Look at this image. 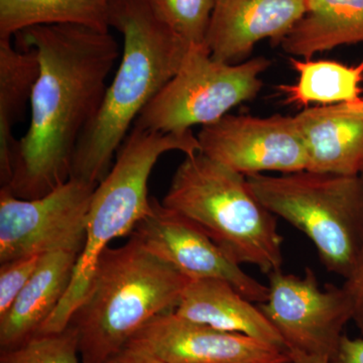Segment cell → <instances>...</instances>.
Returning <instances> with one entry per match:
<instances>
[{
    "label": "cell",
    "mask_w": 363,
    "mask_h": 363,
    "mask_svg": "<svg viewBox=\"0 0 363 363\" xmlns=\"http://www.w3.org/2000/svg\"><path fill=\"white\" fill-rule=\"evenodd\" d=\"M39 57L30 123L18 140L6 190L35 199L70 179L76 147L99 111L121 49L109 30L77 25L35 26L14 35Z\"/></svg>",
    "instance_id": "cell-1"
},
{
    "label": "cell",
    "mask_w": 363,
    "mask_h": 363,
    "mask_svg": "<svg viewBox=\"0 0 363 363\" xmlns=\"http://www.w3.org/2000/svg\"><path fill=\"white\" fill-rule=\"evenodd\" d=\"M108 25L123 35L121 61L79 140L70 176L93 185L107 175L128 130L176 75L191 45L155 16L147 0H111Z\"/></svg>",
    "instance_id": "cell-2"
},
{
    "label": "cell",
    "mask_w": 363,
    "mask_h": 363,
    "mask_svg": "<svg viewBox=\"0 0 363 363\" xmlns=\"http://www.w3.org/2000/svg\"><path fill=\"white\" fill-rule=\"evenodd\" d=\"M190 279L131 235L100 255L68 326L82 363H105L157 315L174 312Z\"/></svg>",
    "instance_id": "cell-3"
},
{
    "label": "cell",
    "mask_w": 363,
    "mask_h": 363,
    "mask_svg": "<svg viewBox=\"0 0 363 363\" xmlns=\"http://www.w3.org/2000/svg\"><path fill=\"white\" fill-rule=\"evenodd\" d=\"M162 205L201 228L229 259L269 274L283 266L276 215L253 194L247 177L201 152L185 156Z\"/></svg>",
    "instance_id": "cell-4"
},
{
    "label": "cell",
    "mask_w": 363,
    "mask_h": 363,
    "mask_svg": "<svg viewBox=\"0 0 363 363\" xmlns=\"http://www.w3.org/2000/svg\"><path fill=\"white\" fill-rule=\"evenodd\" d=\"M175 150L188 156L201 152V147L192 130L164 133L133 125L117 152L113 166L93 192L85 245L71 285L38 334L56 333L68 327L87 293L100 255L112 240L133 233L138 222L149 213L150 174L160 157Z\"/></svg>",
    "instance_id": "cell-5"
},
{
    "label": "cell",
    "mask_w": 363,
    "mask_h": 363,
    "mask_svg": "<svg viewBox=\"0 0 363 363\" xmlns=\"http://www.w3.org/2000/svg\"><path fill=\"white\" fill-rule=\"evenodd\" d=\"M269 211L304 233L325 267L344 279L363 247V192L358 176L305 171L247 177Z\"/></svg>",
    "instance_id": "cell-6"
},
{
    "label": "cell",
    "mask_w": 363,
    "mask_h": 363,
    "mask_svg": "<svg viewBox=\"0 0 363 363\" xmlns=\"http://www.w3.org/2000/svg\"><path fill=\"white\" fill-rule=\"evenodd\" d=\"M271 65L264 56L224 63L212 58L206 45H191L181 68L143 109L135 125L181 133L217 123L259 95L262 74Z\"/></svg>",
    "instance_id": "cell-7"
},
{
    "label": "cell",
    "mask_w": 363,
    "mask_h": 363,
    "mask_svg": "<svg viewBox=\"0 0 363 363\" xmlns=\"http://www.w3.org/2000/svg\"><path fill=\"white\" fill-rule=\"evenodd\" d=\"M97 185L70 178L35 199L0 189V264L62 248H80Z\"/></svg>",
    "instance_id": "cell-8"
},
{
    "label": "cell",
    "mask_w": 363,
    "mask_h": 363,
    "mask_svg": "<svg viewBox=\"0 0 363 363\" xmlns=\"http://www.w3.org/2000/svg\"><path fill=\"white\" fill-rule=\"evenodd\" d=\"M267 277L269 298L259 307L285 340L289 352L331 358L344 327L352 320L342 286L327 285L321 290L309 267L304 278L281 269Z\"/></svg>",
    "instance_id": "cell-9"
},
{
    "label": "cell",
    "mask_w": 363,
    "mask_h": 363,
    "mask_svg": "<svg viewBox=\"0 0 363 363\" xmlns=\"http://www.w3.org/2000/svg\"><path fill=\"white\" fill-rule=\"evenodd\" d=\"M201 152L245 177L266 172L291 174L309 166L295 117L227 114L203 126L197 135Z\"/></svg>",
    "instance_id": "cell-10"
},
{
    "label": "cell",
    "mask_w": 363,
    "mask_h": 363,
    "mask_svg": "<svg viewBox=\"0 0 363 363\" xmlns=\"http://www.w3.org/2000/svg\"><path fill=\"white\" fill-rule=\"evenodd\" d=\"M131 235L190 279H222L259 304L269 298V286L229 259L194 222L155 198H150L149 213L138 222Z\"/></svg>",
    "instance_id": "cell-11"
},
{
    "label": "cell",
    "mask_w": 363,
    "mask_h": 363,
    "mask_svg": "<svg viewBox=\"0 0 363 363\" xmlns=\"http://www.w3.org/2000/svg\"><path fill=\"white\" fill-rule=\"evenodd\" d=\"M125 346L169 363H281L290 352L177 315H157ZM124 346V347H125Z\"/></svg>",
    "instance_id": "cell-12"
},
{
    "label": "cell",
    "mask_w": 363,
    "mask_h": 363,
    "mask_svg": "<svg viewBox=\"0 0 363 363\" xmlns=\"http://www.w3.org/2000/svg\"><path fill=\"white\" fill-rule=\"evenodd\" d=\"M308 11V0H214L206 37L212 58L247 61L264 40L279 45Z\"/></svg>",
    "instance_id": "cell-13"
},
{
    "label": "cell",
    "mask_w": 363,
    "mask_h": 363,
    "mask_svg": "<svg viewBox=\"0 0 363 363\" xmlns=\"http://www.w3.org/2000/svg\"><path fill=\"white\" fill-rule=\"evenodd\" d=\"M294 117L307 149L308 171L358 176L363 167V97L307 107Z\"/></svg>",
    "instance_id": "cell-14"
},
{
    "label": "cell",
    "mask_w": 363,
    "mask_h": 363,
    "mask_svg": "<svg viewBox=\"0 0 363 363\" xmlns=\"http://www.w3.org/2000/svg\"><path fill=\"white\" fill-rule=\"evenodd\" d=\"M82 250L62 248L45 253L32 278L0 317V350L30 340L51 317L71 285Z\"/></svg>",
    "instance_id": "cell-15"
},
{
    "label": "cell",
    "mask_w": 363,
    "mask_h": 363,
    "mask_svg": "<svg viewBox=\"0 0 363 363\" xmlns=\"http://www.w3.org/2000/svg\"><path fill=\"white\" fill-rule=\"evenodd\" d=\"M252 303L222 279H190L175 313L191 321L243 334L289 352L281 334Z\"/></svg>",
    "instance_id": "cell-16"
},
{
    "label": "cell",
    "mask_w": 363,
    "mask_h": 363,
    "mask_svg": "<svg viewBox=\"0 0 363 363\" xmlns=\"http://www.w3.org/2000/svg\"><path fill=\"white\" fill-rule=\"evenodd\" d=\"M363 43V0H308V11L279 43L291 57L312 59Z\"/></svg>",
    "instance_id": "cell-17"
},
{
    "label": "cell",
    "mask_w": 363,
    "mask_h": 363,
    "mask_svg": "<svg viewBox=\"0 0 363 363\" xmlns=\"http://www.w3.org/2000/svg\"><path fill=\"white\" fill-rule=\"evenodd\" d=\"M40 74V61L32 49L14 47L11 38H0V185L11 180V164L18 140L14 128L30 104Z\"/></svg>",
    "instance_id": "cell-18"
},
{
    "label": "cell",
    "mask_w": 363,
    "mask_h": 363,
    "mask_svg": "<svg viewBox=\"0 0 363 363\" xmlns=\"http://www.w3.org/2000/svg\"><path fill=\"white\" fill-rule=\"evenodd\" d=\"M290 65L298 73L295 84L279 85L286 104L307 108L310 104L326 106L355 101L362 98L363 59L348 66L332 60L298 59L290 57Z\"/></svg>",
    "instance_id": "cell-19"
},
{
    "label": "cell",
    "mask_w": 363,
    "mask_h": 363,
    "mask_svg": "<svg viewBox=\"0 0 363 363\" xmlns=\"http://www.w3.org/2000/svg\"><path fill=\"white\" fill-rule=\"evenodd\" d=\"M111 0H0V38L35 26L77 25L109 30Z\"/></svg>",
    "instance_id": "cell-20"
},
{
    "label": "cell",
    "mask_w": 363,
    "mask_h": 363,
    "mask_svg": "<svg viewBox=\"0 0 363 363\" xmlns=\"http://www.w3.org/2000/svg\"><path fill=\"white\" fill-rule=\"evenodd\" d=\"M155 16L190 45H206L214 0H147Z\"/></svg>",
    "instance_id": "cell-21"
},
{
    "label": "cell",
    "mask_w": 363,
    "mask_h": 363,
    "mask_svg": "<svg viewBox=\"0 0 363 363\" xmlns=\"http://www.w3.org/2000/svg\"><path fill=\"white\" fill-rule=\"evenodd\" d=\"M0 363H82L71 326L56 333L37 334L11 350H0Z\"/></svg>",
    "instance_id": "cell-22"
},
{
    "label": "cell",
    "mask_w": 363,
    "mask_h": 363,
    "mask_svg": "<svg viewBox=\"0 0 363 363\" xmlns=\"http://www.w3.org/2000/svg\"><path fill=\"white\" fill-rule=\"evenodd\" d=\"M43 255L21 257L0 264V317L14 304L39 266Z\"/></svg>",
    "instance_id": "cell-23"
},
{
    "label": "cell",
    "mask_w": 363,
    "mask_h": 363,
    "mask_svg": "<svg viewBox=\"0 0 363 363\" xmlns=\"http://www.w3.org/2000/svg\"><path fill=\"white\" fill-rule=\"evenodd\" d=\"M342 289L350 298L352 321L363 334V247L354 267L345 278Z\"/></svg>",
    "instance_id": "cell-24"
},
{
    "label": "cell",
    "mask_w": 363,
    "mask_h": 363,
    "mask_svg": "<svg viewBox=\"0 0 363 363\" xmlns=\"http://www.w3.org/2000/svg\"><path fill=\"white\" fill-rule=\"evenodd\" d=\"M329 363H363V339L343 334Z\"/></svg>",
    "instance_id": "cell-25"
},
{
    "label": "cell",
    "mask_w": 363,
    "mask_h": 363,
    "mask_svg": "<svg viewBox=\"0 0 363 363\" xmlns=\"http://www.w3.org/2000/svg\"><path fill=\"white\" fill-rule=\"evenodd\" d=\"M105 363H169L135 348L123 347Z\"/></svg>",
    "instance_id": "cell-26"
},
{
    "label": "cell",
    "mask_w": 363,
    "mask_h": 363,
    "mask_svg": "<svg viewBox=\"0 0 363 363\" xmlns=\"http://www.w3.org/2000/svg\"><path fill=\"white\" fill-rule=\"evenodd\" d=\"M330 358L323 355L303 354V353H291L286 360L281 363H329Z\"/></svg>",
    "instance_id": "cell-27"
},
{
    "label": "cell",
    "mask_w": 363,
    "mask_h": 363,
    "mask_svg": "<svg viewBox=\"0 0 363 363\" xmlns=\"http://www.w3.org/2000/svg\"><path fill=\"white\" fill-rule=\"evenodd\" d=\"M358 179H359L360 185H362V192H363V167L360 173L358 174Z\"/></svg>",
    "instance_id": "cell-28"
}]
</instances>
